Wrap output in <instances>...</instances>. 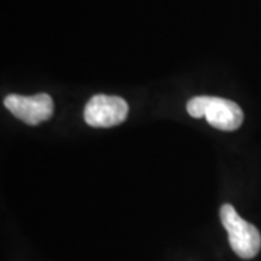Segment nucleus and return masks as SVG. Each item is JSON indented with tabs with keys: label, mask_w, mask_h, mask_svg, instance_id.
<instances>
[{
	"label": "nucleus",
	"mask_w": 261,
	"mask_h": 261,
	"mask_svg": "<svg viewBox=\"0 0 261 261\" xmlns=\"http://www.w3.org/2000/svg\"><path fill=\"white\" fill-rule=\"evenodd\" d=\"M128 111V103L122 97L96 94L84 108V121L93 128H111L125 121Z\"/></svg>",
	"instance_id": "obj_3"
},
{
	"label": "nucleus",
	"mask_w": 261,
	"mask_h": 261,
	"mask_svg": "<svg viewBox=\"0 0 261 261\" xmlns=\"http://www.w3.org/2000/svg\"><path fill=\"white\" fill-rule=\"evenodd\" d=\"M5 106L15 118L28 125H38L48 121L54 113V102L47 93L35 96L9 94L5 99Z\"/></svg>",
	"instance_id": "obj_4"
},
{
	"label": "nucleus",
	"mask_w": 261,
	"mask_h": 261,
	"mask_svg": "<svg viewBox=\"0 0 261 261\" xmlns=\"http://www.w3.org/2000/svg\"><path fill=\"white\" fill-rule=\"evenodd\" d=\"M187 112L193 118H206L211 126L221 130L238 129L244 121L243 109L237 103L222 97H193L187 103Z\"/></svg>",
	"instance_id": "obj_1"
},
{
	"label": "nucleus",
	"mask_w": 261,
	"mask_h": 261,
	"mask_svg": "<svg viewBox=\"0 0 261 261\" xmlns=\"http://www.w3.org/2000/svg\"><path fill=\"white\" fill-rule=\"evenodd\" d=\"M221 222L228 232L229 244L233 252L241 258L255 257L261 248V235L258 229L243 219L233 206L221 207Z\"/></svg>",
	"instance_id": "obj_2"
}]
</instances>
